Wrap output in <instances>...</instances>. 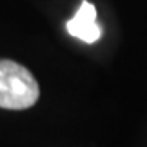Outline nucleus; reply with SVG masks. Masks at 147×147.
<instances>
[{
  "instance_id": "obj_1",
  "label": "nucleus",
  "mask_w": 147,
  "mask_h": 147,
  "mask_svg": "<svg viewBox=\"0 0 147 147\" xmlns=\"http://www.w3.org/2000/svg\"><path fill=\"white\" fill-rule=\"evenodd\" d=\"M39 98V85L21 64L0 59V108L26 110Z\"/></svg>"
},
{
  "instance_id": "obj_2",
  "label": "nucleus",
  "mask_w": 147,
  "mask_h": 147,
  "mask_svg": "<svg viewBox=\"0 0 147 147\" xmlns=\"http://www.w3.org/2000/svg\"><path fill=\"white\" fill-rule=\"evenodd\" d=\"M67 31L69 34L85 42H95L96 39H100L101 26L96 23V10L90 2L84 0L80 3L75 16L67 21Z\"/></svg>"
}]
</instances>
